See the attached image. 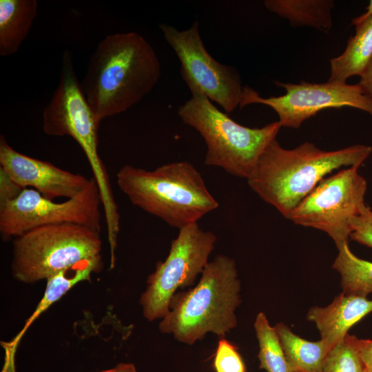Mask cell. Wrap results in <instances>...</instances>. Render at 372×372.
<instances>
[{
  "instance_id": "6da1fadb",
  "label": "cell",
  "mask_w": 372,
  "mask_h": 372,
  "mask_svg": "<svg viewBox=\"0 0 372 372\" xmlns=\"http://www.w3.org/2000/svg\"><path fill=\"white\" fill-rule=\"evenodd\" d=\"M161 76L152 46L141 34L107 36L93 52L81 87L99 121L126 111L149 93Z\"/></svg>"
},
{
  "instance_id": "7a4b0ae2",
  "label": "cell",
  "mask_w": 372,
  "mask_h": 372,
  "mask_svg": "<svg viewBox=\"0 0 372 372\" xmlns=\"http://www.w3.org/2000/svg\"><path fill=\"white\" fill-rule=\"evenodd\" d=\"M371 152L372 147L365 145L325 151L309 142L287 149L276 138L261 154L247 180L262 200L288 219L327 174L343 167H360Z\"/></svg>"
},
{
  "instance_id": "3957f363",
  "label": "cell",
  "mask_w": 372,
  "mask_h": 372,
  "mask_svg": "<svg viewBox=\"0 0 372 372\" xmlns=\"http://www.w3.org/2000/svg\"><path fill=\"white\" fill-rule=\"evenodd\" d=\"M240 291L235 260L218 255L207 263L196 287L174 295L159 330L188 345L207 333L223 338L237 325Z\"/></svg>"
},
{
  "instance_id": "277c9868",
  "label": "cell",
  "mask_w": 372,
  "mask_h": 372,
  "mask_svg": "<svg viewBox=\"0 0 372 372\" xmlns=\"http://www.w3.org/2000/svg\"><path fill=\"white\" fill-rule=\"evenodd\" d=\"M116 183L130 202L178 229L216 209L201 174L190 163L173 162L149 171L125 165Z\"/></svg>"
},
{
  "instance_id": "5b68a950",
  "label": "cell",
  "mask_w": 372,
  "mask_h": 372,
  "mask_svg": "<svg viewBox=\"0 0 372 372\" xmlns=\"http://www.w3.org/2000/svg\"><path fill=\"white\" fill-rule=\"evenodd\" d=\"M98 120L79 83L71 53L64 52L59 85L43 112V130L50 136H70L85 153L101 195L107 234L120 231V215L108 174L98 152Z\"/></svg>"
},
{
  "instance_id": "8992f818",
  "label": "cell",
  "mask_w": 372,
  "mask_h": 372,
  "mask_svg": "<svg viewBox=\"0 0 372 372\" xmlns=\"http://www.w3.org/2000/svg\"><path fill=\"white\" fill-rule=\"evenodd\" d=\"M177 114L181 121L196 130L205 141V164L247 179L265 149L281 127L278 121L260 128L243 126L219 110L202 94H192Z\"/></svg>"
},
{
  "instance_id": "52a82bcc",
  "label": "cell",
  "mask_w": 372,
  "mask_h": 372,
  "mask_svg": "<svg viewBox=\"0 0 372 372\" xmlns=\"http://www.w3.org/2000/svg\"><path fill=\"white\" fill-rule=\"evenodd\" d=\"M11 269L19 281L48 280L84 260L101 256L100 231L76 223L34 228L13 240Z\"/></svg>"
},
{
  "instance_id": "ba28073f",
  "label": "cell",
  "mask_w": 372,
  "mask_h": 372,
  "mask_svg": "<svg viewBox=\"0 0 372 372\" xmlns=\"http://www.w3.org/2000/svg\"><path fill=\"white\" fill-rule=\"evenodd\" d=\"M216 237L201 229L197 223L179 229L164 261L157 262L147 279L140 304L148 321L163 318L169 310L174 295L179 288L192 286L207 265Z\"/></svg>"
},
{
  "instance_id": "9c48e42d",
  "label": "cell",
  "mask_w": 372,
  "mask_h": 372,
  "mask_svg": "<svg viewBox=\"0 0 372 372\" xmlns=\"http://www.w3.org/2000/svg\"><path fill=\"white\" fill-rule=\"evenodd\" d=\"M358 166L323 178L296 207L288 219L296 225L325 232L337 249L348 244L351 221L364 204L367 183Z\"/></svg>"
},
{
  "instance_id": "30bf717a",
  "label": "cell",
  "mask_w": 372,
  "mask_h": 372,
  "mask_svg": "<svg viewBox=\"0 0 372 372\" xmlns=\"http://www.w3.org/2000/svg\"><path fill=\"white\" fill-rule=\"evenodd\" d=\"M159 28L180 63V74L191 94H202L226 113L239 106L243 86L237 70L218 62L206 50L195 21L186 30L161 23Z\"/></svg>"
},
{
  "instance_id": "8fae6325",
  "label": "cell",
  "mask_w": 372,
  "mask_h": 372,
  "mask_svg": "<svg viewBox=\"0 0 372 372\" xmlns=\"http://www.w3.org/2000/svg\"><path fill=\"white\" fill-rule=\"evenodd\" d=\"M102 201L92 177L82 191L64 202L46 198L34 189L25 188L14 200L0 207V234L9 240L38 227L76 223L101 231Z\"/></svg>"
},
{
  "instance_id": "7c38bea8",
  "label": "cell",
  "mask_w": 372,
  "mask_h": 372,
  "mask_svg": "<svg viewBox=\"0 0 372 372\" xmlns=\"http://www.w3.org/2000/svg\"><path fill=\"white\" fill-rule=\"evenodd\" d=\"M283 87L286 94L278 96L262 98L259 93L243 86L239 107L262 104L272 108L278 114L281 127L298 129L302 123L320 111L328 108L353 107L372 116V101L362 92L358 84L327 81L311 83H284L275 81Z\"/></svg>"
},
{
  "instance_id": "4fadbf2b",
  "label": "cell",
  "mask_w": 372,
  "mask_h": 372,
  "mask_svg": "<svg viewBox=\"0 0 372 372\" xmlns=\"http://www.w3.org/2000/svg\"><path fill=\"white\" fill-rule=\"evenodd\" d=\"M0 167L20 186L32 187L50 200L71 198L90 183V178L59 168L50 162L23 154L0 136Z\"/></svg>"
},
{
  "instance_id": "5bb4252c",
  "label": "cell",
  "mask_w": 372,
  "mask_h": 372,
  "mask_svg": "<svg viewBox=\"0 0 372 372\" xmlns=\"http://www.w3.org/2000/svg\"><path fill=\"white\" fill-rule=\"evenodd\" d=\"M371 311L372 300L342 292L327 307H311L307 318L315 323L321 339L333 347L344 339L354 324Z\"/></svg>"
},
{
  "instance_id": "9a60e30c",
  "label": "cell",
  "mask_w": 372,
  "mask_h": 372,
  "mask_svg": "<svg viewBox=\"0 0 372 372\" xmlns=\"http://www.w3.org/2000/svg\"><path fill=\"white\" fill-rule=\"evenodd\" d=\"M101 256L84 260L50 277L47 280L43 298L21 331L10 342H1L6 352L4 372H14L13 357L16 349L32 323L52 304L59 300L77 283L90 280L91 274L102 268Z\"/></svg>"
},
{
  "instance_id": "2e32d148",
  "label": "cell",
  "mask_w": 372,
  "mask_h": 372,
  "mask_svg": "<svg viewBox=\"0 0 372 372\" xmlns=\"http://www.w3.org/2000/svg\"><path fill=\"white\" fill-rule=\"evenodd\" d=\"M36 0H0V55L15 54L37 15Z\"/></svg>"
},
{
  "instance_id": "e0dca14e",
  "label": "cell",
  "mask_w": 372,
  "mask_h": 372,
  "mask_svg": "<svg viewBox=\"0 0 372 372\" xmlns=\"http://www.w3.org/2000/svg\"><path fill=\"white\" fill-rule=\"evenodd\" d=\"M371 57L372 17L355 25L342 54L330 59L329 81L346 83L353 76H360Z\"/></svg>"
},
{
  "instance_id": "ac0fdd59",
  "label": "cell",
  "mask_w": 372,
  "mask_h": 372,
  "mask_svg": "<svg viewBox=\"0 0 372 372\" xmlns=\"http://www.w3.org/2000/svg\"><path fill=\"white\" fill-rule=\"evenodd\" d=\"M266 8L289 21L293 27L329 31L332 26L333 0H266Z\"/></svg>"
},
{
  "instance_id": "d6986e66",
  "label": "cell",
  "mask_w": 372,
  "mask_h": 372,
  "mask_svg": "<svg viewBox=\"0 0 372 372\" xmlns=\"http://www.w3.org/2000/svg\"><path fill=\"white\" fill-rule=\"evenodd\" d=\"M275 328L294 372H322L327 355L333 348L327 342L322 339L316 342L303 339L282 322Z\"/></svg>"
},
{
  "instance_id": "ffe728a7",
  "label": "cell",
  "mask_w": 372,
  "mask_h": 372,
  "mask_svg": "<svg viewBox=\"0 0 372 372\" xmlns=\"http://www.w3.org/2000/svg\"><path fill=\"white\" fill-rule=\"evenodd\" d=\"M338 250L332 267L340 274L343 292L366 297L372 293V262L357 257L349 243Z\"/></svg>"
},
{
  "instance_id": "44dd1931",
  "label": "cell",
  "mask_w": 372,
  "mask_h": 372,
  "mask_svg": "<svg viewBox=\"0 0 372 372\" xmlns=\"http://www.w3.org/2000/svg\"><path fill=\"white\" fill-rule=\"evenodd\" d=\"M254 329L259 345L260 368L267 372H294L279 340L275 327H271L262 312L258 313Z\"/></svg>"
},
{
  "instance_id": "7402d4cb",
  "label": "cell",
  "mask_w": 372,
  "mask_h": 372,
  "mask_svg": "<svg viewBox=\"0 0 372 372\" xmlns=\"http://www.w3.org/2000/svg\"><path fill=\"white\" fill-rule=\"evenodd\" d=\"M358 341L356 336L347 334L328 353L322 372H366Z\"/></svg>"
},
{
  "instance_id": "603a6c76",
  "label": "cell",
  "mask_w": 372,
  "mask_h": 372,
  "mask_svg": "<svg viewBox=\"0 0 372 372\" xmlns=\"http://www.w3.org/2000/svg\"><path fill=\"white\" fill-rule=\"evenodd\" d=\"M213 367L215 372H246V367L236 347L220 338L214 353Z\"/></svg>"
},
{
  "instance_id": "cb8c5ba5",
  "label": "cell",
  "mask_w": 372,
  "mask_h": 372,
  "mask_svg": "<svg viewBox=\"0 0 372 372\" xmlns=\"http://www.w3.org/2000/svg\"><path fill=\"white\" fill-rule=\"evenodd\" d=\"M352 232L350 239L372 247V210L364 204L360 213L351 221Z\"/></svg>"
},
{
  "instance_id": "d4e9b609",
  "label": "cell",
  "mask_w": 372,
  "mask_h": 372,
  "mask_svg": "<svg viewBox=\"0 0 372 372\" xmlns=\"http://www.w3.org/2000/svg\"><path fill=\"white\" fill-rule=\"evenodd\" d=\"M24 189L0 167V207L16 199Z\"/></svg>"
},
{
  "instance_id": "484cf974",
  "label": "cell",
  "mask_w": 372,
  "mask_h": 372,
  "mask_svg": "<svg viewBox=\"0 0 372 372\" xmlns=\"http://www.w3.org/2000/svg\"><path fill=\"white\" fill-rule=\"evenodd\" d=\"M360 78L358 84L363 94L372 101V57Z\"/></svg>"
},
{
  "instance_id": "4316f807",
  "label": "cell",
  "mask_w": 372,
  "mask_h": 372,
  "mask_svg": "<svg viewBox=\"0 0 372 372\" xmlns=\"http://www.w3.org/2000/svg\"><path fill=\"white\" fill-rule=\"evenodd\" d=\"M359 350L366 372H372V340L358 339Z\"/></svg>"
},
{
  "instance_id": "83f0119b",
  "label": "cell",
  "mask_w": 372,
  "mask_h": 372,
  "mask_svg": "<svg viewBox=\"0 0 372 372\" xmlns=\"http://www.w3.org/2000/svg\"><path fill=\"white\" fill-rule=\"evenodd\" d=\"M98 372H137V371L134 364L121 362L111 369Z\"/></svg>"
},
{
  "instance_id": "f1b7e54d",
  "label": "cell",
  "mask_w": 372,
  "mask_h": 372,
  "mask_svg": "<svg viewBox=\"0 0 372 372\" xmlns=\"http://www.w3.org/2000/svg\"><path fill=\"white\" fill-rule=\"evenodd\" d=\"M372 17V0L369 1L368 6L366 8V12L360 16L352 19V24L355 26L362 23L368 18Z\"/></svg>"
}]
</instances>
